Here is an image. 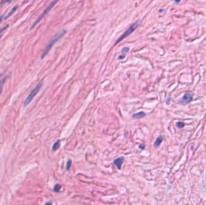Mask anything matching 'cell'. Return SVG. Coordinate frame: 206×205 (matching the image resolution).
Here are the masks:
<instances>
[{
	"mask_svg": "<svg viewBox=\"0 0 206 205\" xmlns=\"http://www.w3.org/2000/svg\"><path fill=\"white\" fill-rule=\"evenodd\" d=\"M52 204H53V201H49L46 202L45 204V205H52Z\"/></svg>",
	"mask_w": 206,
	"mask_h": 205,
	"instance_id": "d6986e66",
	"label": "cell"
},
{
	"mask_svg": "<svg viewBox=\"0 0 206 205\" xmlns=\"http://www.w3.org/2000/svg\"><path fill=\"white\" fill-rule=\"evenodd\" d=\"M139 21H137L136 22H135L134 23H133V24L130 27V28H129L128 29H127V30L123 34V35L119 37V39L116 40V42H115V45L118 44L119 42H120L122 40H123L125 38H126L127 36H128V35H130L131 32H133L137 28V27H138V25H139Z\"/></svg>",
	"mask_w": 206,
	"mask_h": 205,
	"instance_id": "277c9868",
	"label": "cell"
},
{
	"mask_svg": "<svg viewBox=\"0 0 206 205\" xmlns=\"http://www.w3.org/2000/svg\"><path fill=\"white\" fill-rule=\"evenodd\" d=\"M8 26H9V24H6L5 26H4V27H3L2 28H0V33H1L3 30H4Z\"/></svg>",
	"mask_w": 206,
	"mask_h": 205,
	"instance_id": "2e32d148",
	"label": "cell"
},
{
	"mask_svg": "<svg viewBox=\"0 0 206 205\" xmlns=\"http://www.w3.org/2000/svg\"><path fill=\"white\" fill-rule=\"evenodd\" d=\"M139 149H142V150H144V149H145V145L144 144H140V145L139 146Z\"/></svg>",
	"mask_w": 206,
	"mask_h": 205,
	"instance_id": "e0dca14e",
	"label": "cell"
},
{
	"mask_svg": "<svg viewBox=\"0 0 206 205\" xmlns=\"http://www.w3.org/2000/svg\"><path fill=\"white\" fill-rule=\"evenodd\" d=\"M42 85H43V82L42 81L39 82L36 86L34 87V89L30 92V93L28 94V95L27 96V97H26V99H25V100L24 102V107L27 106V105H28L30 103L31 101L34 97V96L37 95L38 92L41 89Z\"/></svg>",
	"mask_w": 206,
	"mask_h": 205,
	"instance_id": "7a4b0ae2",
	"label": "cell"
},
{
	"mask_svg": "<svg viewBox=\"0 0 206 205\" xmlns=\"http://www.w3.org/2000/svg\"><path fill=\"white\" fill-rule=\"evenodd\" d=\"M194 94L191 92H187L185 93L184 96H183L182 99L180 100V103L183 105H186L192 100Z\"/></svg>",
	"mask_w": 206,
	"mask_h": 205,
	"instance_id": "5b68a950",
	"label": "cell"
},
{
	"mask_svg": "<svg viewBox=\"0 0 206 205\" xmlns=\"http://www.w3.org/2000/svg\"><path fill=\"white\" fill-rule=\"evenodd\" d=\"M124 160H125V158L124 157H120L116 159H115L114 161H113V162L114 164L116 165L117 168L119 169V170H121V165L122 164H123L124 161Z\"/></svg>",
	"mask_w": 206,
	"mask_h": 205,
	"instance_id": "8992f818",
	"label": "cell"
},
{
	"mask_svg": "<svg viewBox=\"0 0 206 205\" xmlns=\"http://www.w3.org/2000/svg\"><path fill=\"white\" fill-rule=\"evenodd\" d=\"M175 2H176V3H180V1H176Z\"/></svg>",
	"mask_w": 206,
	"mask_h": 205,
	"instance_id": "7402d4cb",
	"label": "cell"
},
{
	"mask_svg": "<svg viewBox=\"0 0 206 205\" xmlns=\"http://www.w3.org/2000/svg\"><path fill=\"white\" fill-rule=\"evenodd\" d=\"M7 77H5L4 78H2L1 79H0V95H1V92H2V87H3V85L4 84V83L5 82L6 80L7 79Z\"/></svg>",
	"mask_w": 206,
	"mask_h": 205,
	"instance_id": "8fae6325",
	"label": "cell"
},
{
	"mask_svg": "<svg viewBox=\"0 0 206 205\" xmlns=\"http://www.w3.org/2000/svg\"><path fill=\"white\" fill-rule=\"evenodd\" d=\"M145 115H146L145 113L142 111H139V112H138V113H134V114L133 115V118H140L144 117Z\"/></svg>",
	"mask_w": 206,
	"mask_h": 205,
	"instance_id": "ba28073f",
	"label": "cell"
},
{
	"mask_svg": "<svg viewBox=\"0 0 206 205\" xmlns=\"http://www.w3.org/2000/svg\"><path fill=\"white\" fill-rule=\"evenodd\" d=\"M11 2V1H9V0H8V1H1V3H10Z\"/></svg>",
	"mask_w": 206,
	"mask_h": 205,
	"instance_id": "44dd1931",
	"label": "cell"
},
{
	"mask_svg": "<svg viewBox=\"0 0 206 205\" xmlns=\"http://www.w3.org/2000/svg\"><path fill=\"white\" fill-rule=\"evenodd\" d=\"M60 146V140H57L54 143V144L53 145V147H52V151L54 152V151H56L57 150H58L59 149Z\"/></svg>",
	"mask_w": 206,
	"mask_h": 205,
	"instance_id": "9c48e42d",
	"label": "cell"
},
{
	"mask_svg": "<svg viewBox=\"0 0 206 205\" xmlns=\"http://www.w3.org/2000/svg\"><path fill=\"white\" fill-rule=\"evenodd\" d=\"M57 2V0H54V1H51L50 3H49V4L45 9V10L41 13V14L38 17V18L35 20V21H34V22L33 23V24H32V25L31 26V28H33L34 26H35L36 25H37L42 19V18H44V17L49 12V10L51 9H52L53 7H54V6L56 4V3Z\"/></svg>",
	"mask_w": 206,
	"mask_h": 205,
	"instance_id": "3957f363",
	"label": "cell"
},
{
	"mask_svg": "<svg viewBox=\"0 0 206 205\" xmlns=\"http://www.w3.org/2000/svg\"><path fill=\"white\" fill-rule=\"evenodd\" d=\"M125 57V54H121V55H120L119 56V57H118V58L119 59V60H121V59H123V58H124V57Z\"/></svg>",
	"mask_w": 206,
	"mask_h": 205,
	"instance_id": "ac0fdd59",
	"label": "cell"
},
{
	"mask_svg": "<svg viewBox=\"0 0 206 205\" xmlns=\"http://www.w3.org/2000/svg\"><path fill=\"white\" fill-rule=\"evenodd\" d=\"M71 164H72V161L71 160H68L67 162H66V169L67 170H69L71 168Z\"/></svg>",
	"mask_w": 206,
	"mask_h": 205,
	"instance_id": "4fadbf2b",
	"label": "cell"
},
{
	"mask_svg": "<svg viewBox=\"0 0 206 205\" xmlns=\"http://www.w3.org/2000/svg\"><path fill=\"white\" fill-rule=\"evenodd\" d=\"M18 5H15L14 7H13L12 9H11V10L9 11V12L6 14V16H5V19H7V18H8V17H9L10 16H11L12 14V13L14 12H15V10H16V9L17 8H18Z\"/></svg>",
	"mask_w": 206,
	"mask_h": 205,
	"instance_id": "30bf717a",
	"label": "cell"
},
{
	"mask_svg": "<svg viewBox=\"0 0 206 205\" xmlns=\"http://www.w3.org/2000/svg\"><path fill=\"white\" fill-rule=\"evenodd\" d=\"M3 14L0 15V22H1V21H2V19H3Z\"/></svg>",
	"mask_w": 206,
	"mask_h": 205,
	"instance_id": "ffe728a7",
	"label": "cell"
},
{
	"mask_svg": "<svg viewBox=\"0 0 206 205\" xmlns=\"http://www.w3.org/2000/svg\"><path fill=\"white\" fill-rule=\"evenodd\" d=\"M129 51V48H127V47H124V48H123V49H122V52L123 53H127V51Z\"/></svg>",
	"mask_w": 206,
	"mask_h": 205,
	"instance_id": "9a60e30c",
	"label": "cell"
},
{
	"mask_svg": "<svg viewBox=\"0 0 206 205\" xmlns=\"http://www.w3.org/2000/svg\"><path fill=\"white\" fill-rule=\"evenodd\" d=\"M61 188H62V185H60V184H56L54 187V188H53V190L54 192H56V193H58L60 191V190L61 189Z\"/></svg>",
	"mask_w": 206,
	"mask_h": 205,
	"instance_id": "7c38bea8",
	"label": "cell"
},
{
	"mask_svg": "<svg viewBox=\"0 0 206 205\" xmlns=\"http://www.w3.org/2000/svg\"><path fill=\"white\" fill-rule=\"evenodd\" d=\"M1 36H2V35H0V38H1Z\"/></svg>",
	"mask_w": 206,
	"mask_h": 205,
	"instance_id": "603a6c76",
	"label": "cell"
},
{
	"mask_svg": "<svg viewBox=\"0 0 206 205\" xmlns=\"http://www.w3.org/2000/svg\"><path fill=\"white\" fill-rule=\"evenodd\" d=\"M65 32H66V30H62L59 31L58 32H57L54 36H53L52 38L50 39L49 42L46 45V46L44 48V50L43 51V52L41 54V58H44L45 57V56L48 54V53L49 52L51 48H52V46L54 45V43L56 42H57L65 35Z\"/></svg>",
	"mask_w": 206,
	"mask_h": 205,
	"instance_id": "6da1fadb",
	"label": "cell"
},
{
	"mask_svg": "<svg viewBox=\"0 0 206 205\" xmlns=\"http://www.w3.org/2000/svg\"><path fill=\"white\" fill-rule=\"evenodd\" d=\"M177 126L179 128H182L184 126V123L183 122H178L177 124Z\"/></svg>",
	"mask_w": 206,
	"mask_h": 205,
	"instance_id": "5bb4252c",
	"label": "cell"
},
{
	"mask_svg": "<svg viewBox=\"0 0 206 205\" xmlns=\"http://www.w3.org/2000/svg\"><path fill=\"white\" fill-rule=\"evenodd\" d=\"M163 136L162 135H160L159 136L157 139H156L155 143H154V147H155L156 148L158 147L162 143V142L163 141Z\"/></svg>",
	"mask_w": 206,
	"mask_h": 205,
	"instance_id": "52a82bcc",
	"label": "cell"
}]
</instances>
